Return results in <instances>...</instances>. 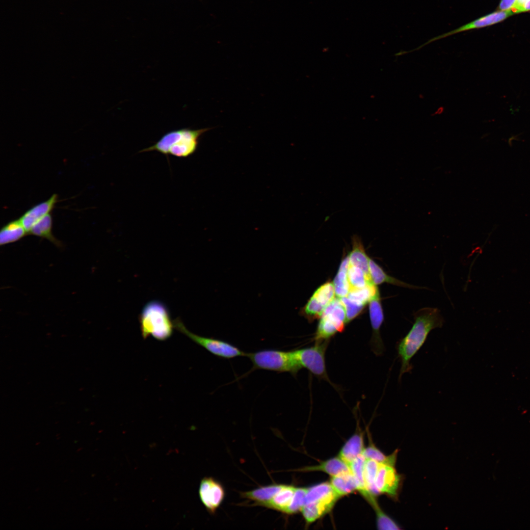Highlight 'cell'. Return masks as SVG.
I'll use <instances>...</instances> for the list:
<instances>
[{
	"label": "cell",
	"mask_w": 530,
	"mask_h": 530,
	"mask_svg": "<svg viewBox=\"0 0 530 530\" xmlns=\"http://www.w3.org/2000/svg\"><path fill=\"white\" fill-rule=\"evenodd\" d=\"M315 340L321 341L329 340L337 332L344 328L346 313L340 298L335 299L325 308L320 317Z\"/></svg>",
	"instance_id": "8992f818"
},
{
	"label": "cell",
	"mask_w": 530,
	"mask_h": 530,
	"mask_svg": "<svg viewBox=\"0 0 530 530\" xmlns=\"http://www.w3.org/2000/svg\"><path fill=\"white\" fill-rule=\"evenodd\" d=\"M296 487L284 485L281 489L262 506L285 513L293 497Z\"/></svg>",
	"instance_id": "ac0fdd59"
},
{
	"label": "cell",
	"mask_w": 530,
	"mask_h": 530,
	"mask_svg": "<svg viewBox=\"0 0 530 530\" xmlns=\"http://www.w3.org/2000/svg\"><path fill=\"white\" fill-rule=\"evenodd\" d=\"M378 292L376 285L371 283L362 289L350 290L347 297L354 301L365 305Z\"/></svg>",
	"instance_id": "f546056e"
},
{
	"label": "cell",
	"mask_w": 530,
	"mask_h": 530,
	"mask_svg": "<svg viewBox=\"0 0 530 530\" xmlns=\"http://www.w3.org/2000/svg\"><path fill=\"white\" fill-rule=\"evenodd\" d=\"M28 235L19 219L3 226L0 231V244L4 245L17 241Z\"/></svg>",
	"instance_id": "d6986e66"
},
{
	"label": "cell",
	"mask_w": 530,
	"mask_h": 530,
	"mask_svg": "<svg viewBox=\"0 0 530 530\" xmlns=\"http://www.w3.org/2000/svg\"><path fill=\"white\" fill-rule=\"evenodd\" d=\"M340 298L345 309L346 323L355 318L365 307V305L354 301L347 296Z\"/></svg>",
	"instance_id": "d6a6232c"
},
{
	"label": "cell",
	"mask_w": 530,
	"mask_h": 530,
	"mask_svg": "<svg viewBox=\"0 0 530 530\" xmlns=\"http://www.w3.org/2000/svg\"><path fill=\"white\" fill-rule=\"evenodd\" d=\"M284 484H273L261 487L254 490L241 492V496L254 502V505L263 506L270 501L283 487Z\"/></svg>",
	"instance_id": "9a60e30c"
},
{
	"label": "cell",
	"mask_w": 530,
	"mask_h": 530,
	"mask_svg": "<svg viewBox=\"0 0 530 530\" xmlns=\"http://www.w3.org/2000/svg\"><path fill=\"white\" fill-rule=\"evenodd\" d=\"M329 340L316 341L312 346L292 351L302 368H306L318 378L327 381L335 387L327 375L326 368L325 356Z\"/></svg>",
	"instance_id": "5b68a950"
},
{
	"label": "cell",
	"mask_w": 530,
	"mask_h": 530,
	"mask_svg": "<svg viewBox=\"0 0 530 530\" xmlns=\"http://www.w3.org/2000/svg\"><path fill=\"white\" fill-rule=\"evenodd\" d=\"M332 507L319 502H311L304 504L301 509L307 523H311L329 512Z\"/></svg>",
	"instance_id": "d4e9b609"
},
{
	"label": "cell",
	"mask_w": 530,
	"mask_h": 530,
	"mask_svg": "<svg viewBox=\"0 0 530 530\" xmlns=\"http://www.w3.org/2000/svg\"><path fill=\"white\" fill-rule=\"evenodd\" d=\"M199 494L207 510L213 514L223 502L225 490L222 484L211 477H205L201 481Z\"/></svg>",
	"instance_id": "30bf717a"
},
{
	"label": "cell",
	"mask_w": 530,
	"mask_h": 530,
	"mask_svg": "<svg viewBox=\"0 0 530 530\" xmlns=\"http://www.w3.org/2000/svg\"><path fill=\"white\" fill-rule=\"evenodd\" d=\"M402 479L394 466L380 463L375 479V486L379 494H385L397 499Z\"/></svg>",
	"instance_id": "ba28073f"
},
{
	"label": "cell",
	"mask_w": 530,
	"mask_h": 530,
	"mask_svg": "<svg viewBox=\"0 0 530 530\" xmlns=\"http://www.w3.org/2000/svg\"><path fill=\"white\" fill-rule=\"evenodd\" d=\"M372 506L376 515L377 525L381 530H400L399 526L380 507L375 497L368 501Z\"/></svg>",
	"instance_id": "83f0119b"
},
{
	"label": "cell",
	"mask_w": 530,
	"mask_h": 530,
	"mask_svg": "<svg viewBox=\"0 0 530 530\" xmlns=\"http://www.w3.org/2000/svg\"><path fill=\"white\" fill-rule=\"evenodd\" d=\"M364 449L363 434L356 432L343 446L339 457L349 466L356 457L363 453Z\"/></svg>",
	"instance_id": "4fadbf2b"
},
{
	"label": "cell",
	"mask_w": 530,
	"mask_h": 530,
	"mask_svg": "<svg viewBox=\"0 0 530 530\" xmlns=\"http://www.w3.org/2000/svg\"><path fill=\"white\" fill-rule=\"evenodd\" d=\"M246 356L252 362L254 369L288 372L294 375L302 368L293 351L264 349L246 353Z\"/></svg>",
	"instance_id": "277c9868"
},
{
	"label": "cell",
	"mask_w": 530,
	"mask_h": 530,
	"mask_svg": "<svg viewBox=\"0 0 530 530\" xmlns=\"http://www.w3.org/2000/svg\"><path fill=\"white\" fill-rule=\"evenodd\" d=\"M514 13L511 10L506 11H498L490 13L488 15L481 17L478 19L475 20L470 23H468L464 25H463L455 29L444 34H441L437 36L434 37L428 41L424 43L417 48L413 49L411 52L417 51L424 46L438 40L441 39L442 38L449 37L453 34L464 32L470 30L478 29L486 26H488L500 22L510 16L512 15Z\"/></svg>",
	"instance_id": "9c48e42d"
},
{
	"label": "cell",
	"mask_w": 530,
	"mask_h": 530,
	"mask_svg": "<svg viewBox=\"0 0 530 530\" xmlns=\"http://www.w3.org/2000/svg\"><path fill=\"white\" fill-rule=\"evenodd\" d=\"M52 216L50 213L36 222L30 229L28 234L46 238L56 246L62 247V243L56 238L52 233Z\"/></svg>",
	"instance_id": "ffe728a7"
},
{
	"label": "cell",
	"mask_w": 530,
	"mask_h": 530,
	"mask_svg": "<svg viewBox=\"0 0 530 530\" xmlns=\"http://www.w3.org/2000/svg\"><path fill=\"white\" fill-rule=\"evenodd\" d=\"M335 295L333 283L327 282L320 286L312 296L326 308L335 299Z\"/></svg>",
	"instance_id": "4dcf8cb0"
},
{
	"label": "cell",
	"mask_w": 530,
	"mask_h": 530,
	"mask_svg": "<svg viewBox=\"0 0 530 530\" xmlns=\"http://www.w3.org/2000/svg\"><path fill=\"white\" fill-rule=\"evenodd\" d=\"M57 195L53 194L49 199L34 206L22 215L19 220L27 234L36 222L51 213L57 202Z\"/></svg>",
	"instance_id": "7c38bea8"
},
{
	"label": "cell",
	"mask_w": 530,
	"mask_h": 530,
	"mask_svg": "<svg viewBox=\"0 0 530 530\" xmlns=\"http://www.w3.org/2000/svg\"><path fill=\"white\" fill-rule=\"evenodd\" d=\"M366 458L363 454L356 457L349 465L351 473L356 481L358 491L366 497L371 494L367 490L364 480V469Z\"/></svg>",
	"instance_id": "cb8c5ba5"
},
{
	"label": "cell",
	"mask_w": 530,
	"mask_h": 530,
	"mask_svg": "<svg viewBox=\"0 0 530 530\" xmlns=\"http://www.w3.org/2000/svg\"><path fill=\"white\" fill-rule=\"evenodd\" d=\"M211 128L197 130L183 128L171 131L163 135L154 145L139 153L157 151L168 158L171 155L184 158L191 156L196 151L200 137Z\"/></svg>",
	"instance_id": "7a4b0ae2"
},
{
	"label": "cell",
	"mask_w": 530,
	"mask_h": 530,
	"mask_svg": "<svg viewBox=\"0 0 530 530\" xmlns=\"http://www.w3.org/2000/svg\"><path fill=\"white\" fill-rule=\"evenodd\" d=\"M517 0H501L499 9L502 11L511 10Z\"/></svg>",
	"instance_id": "e575fe53"
},
{
	"label": "cell",
	"mask_w": 530,
	"mask_h": 530,
	"mask_svg": "<svg viewBox=\"0 0 530 530\" xmlns=\"http://www.w3.org/2000/svg\"><path fill=\"white\" fill-rule=\"evenodd\" d=\"M414 322L407 334L398 342V357L401 363L398 376L401 381L403 374L410 373L413 366L412 358L424 344L429 333L433 329L441 327L444 319L436 308H423L414 314Z\"/></svg>",
	"instance_id": "6da1fadb"
},
{
	"label": "cell",
	"mask_w": 530,
	"mask_h": 530,
	"mask_svg": "<svg viewBox=\"0 0 530 530\" xmlns=\"http://www.w3.org/2000/svg\"><path fill=\"white\" fill-rule=\"evenodd\" d=\"M352 249L348 256L349 264L360 268L367 277L371 280L369 271L370 259L365 252L361 239L358 236L354 235L352 237Z\"/></svg>",
	"instance_id": "5bb4252c"
},
{
	"label": "cell",
	"mask_w": 530,
	"mask_h": 530,
	"mask_svg": "<svg viewBox=\"0 0 530 530\" xmlns=\"http://www.w3.org/2000/svg\"><path fill=\"white\" fill-rule=\"evenodd\" d=\"M348 266L349 259L347 256L343 260L333 282L335 293L338 298L347 296L350 291L347 275Z\"/></svg>",
	"instance_id": "603a6c76"
},
{
	"label": "cell",
	"mask_w": 530,
	"mask_h": 530,
	"mask_svg": "<svg viewBox=\"0 0 530 530\" xmlns=\"http://www.w3.org/2000/svg\"><path fill=\"white\" fill-rule=\"evenodd\" d=\"M369 271L371 280L375 285L387 283L409 289H420L425 288L406 283L388 275L380 266L371 259H370L369 261Z\"/></svg>",
	"instance_id": "e0dca14e"
},
{
	"label": "cell",
	"mask_w": 530,
	"mask_h": 530,
	"mask_svg": "<svg viewBox=\"0 0 530 530\" xmlns=\"http://www.w3.org/2000/svg\"><path fill=\"white\" fill-rule=\"evenodd\" d=\"M530 10V0H527L523 5L519 7L516 13L528 11Z\"/></svg>",
	"instance_id": "d590c367"
},
{
	"label": "cell",
	"mask_w": 530,
	"mask_h": 530,
	"mask_svg": "<svg viewBox=\"0 0 530 530\" xmlns=\"http://www.w3.org/2000/svg\"><path fill=\"white\" fill-rule=\"evenodd\" d=\"M307 488H296L292 502L284 513L293 514L300 510L304 504Z\"/></svg>",
	"instance_id": "1f68e13d"
},
{
	"label": "cell",
	"mask_w": 530,
	"mask_h": 530,
	"mask_svg": "<svg viewBox=\"0 0 530 530\" xmlns=\"http://www.w3.org/2000/svg\"><path fill=\"white\" fill-rule=\"evenodd\" d=\"M340 498V497L333 489L330 482H323L307 488L304 504L319 500L339 499Z\"/></svg>",
	"instance_id": "7402d4cb"
},
{
	"label": "cell",
	"mask_w": 530,
	"mask_h": 530,
	"mask_svg": "<svg viewBox=\"0 0 530 530\" xmlns=\"http://www.w3.org/2000/svg\"><path fill=\"white\" fill-rule=\"evenodd\" d=\"M330 484L335 492L341 497L357 490V486L351 472L331 477Z\"/></svg>",
	"instance_id": "44dd1931"
},
{
	"label": "cell",
	"mask_w": 530,
	"mask_h": 530,
	"mask_svg": "<svg viewBox=\"0 0 530 530\" xmlns=\"http://www.w3.org/2000/svg\"><path fill=\"white\" fill-rule=\"evenodd\" d=\"M139 323L142 336H153L159 341L169 338L173 333L174 322L168 310L161 302L153 300L147 303L140 315Z\"/></svg>",
	"instance_id": "3957f363"
},
{
	"label": "cell",
	"mask_w": 530,
	"mask_h": 530,
	"mask_svg": "<svg viewBox=\"0 0 530 530\" xmlns=\"http://www.w3.org/2000/svg\"><path fill=\"white\" fill-rule=\"evenodd\" d=\"M174 327L180 332L215 356L225 359L246 356V353L228 342L212 338L202 337L191 332L179 318L174 320Z\"/></svg>",
	"instance_id": "52a82bcc"
},
{
	"label": "cell",
	"mask_w": 530,
	"mask_h": 530,
	"mask_svg": "<svg viewBox=\"0 0 530 530\" xmlns=\"http://www.w3.org/2000/svg\"><path fill=\"white\" fill-rule=\"evenodd\" d=\"M398 453V450H396L391 454L386 455L373 445H371L364 449L362 454L367 459H371L379 463L395 466Z\"/></svg>",
	"instance_id": "f1b7e54d"
},
{
	"label": "cell",
	"mask_w": 530,
	"mask_h": 530,
	"mask_svg": "<svg viewBox=\"0 0 530 530\" xmlns=\"http://www.w3.org/2000/svg\"><path fill=\"white\" fill-rule=\"evenodd\" d=\"M371 322L373 330L371 347L376 355H381L385 347L380 334V328L384 320V315L381 303L379 292L369 301Z\"/></svg>",
	"instance_id": "8fae6325"
},
{
	"label": "cell",
	"mask_w": 530,
	"mask_h": 530,
	"mask_svg": "<svg viewBox=\"0 0 530 530\" xmlns=\"http://www.w3.org/2000/svg\"><path fill=\"white\" fill-rule=\"evenodd\" d=\"M347 275L350 291L362 289L370 284L373 283L360 268L350 265L349 263Z\"/></svg>",
	"instance_id": "4316f807"
},
{
	"label": "cell",
	"mask_w": 530,
	"mask_h": 530,
	"mask_svg": "<svg viewBox=\"0 0 530 530\" xmlns=\"http://www.w3.org/2000/svg\"><path fill=\"white\" fill-rule=\"evenodd\" d=\"M325 308L316 298L312 296L303 309V312L309 318L321 317Z\"/></svg>",
	"instance_id": "836d02e7"
},
{
	"label": "cell",
	"mask_w": 530,
	"mask_h": 530,
	"mask_svg": "<svg viewBox=\"0 0 530 530\" xmlns=\"http://www.w3.org/2000/svg\"><path fill=\"white\" fill-rule=\"evenodd\" d=\"M380 464L373 459L366 458L364 465V476L366 488L369 493L375 496L379 494L375 486V479Z\"/></svg>",
	"instance_id": "484cf974"
},
{
	"label": "cell",
	"mask_w": 530,
	"mask_h": 530,
	"mask_svg": "<svg viewBox=\"0 0 530 530\" xmlns=\"http://www.w3.org/2000/svg\"><path fill=\"white\" fill-rule=\"evenodd\" d=\"M303 471H322L331 477L351 472L349 466L339 456L322 462L319 464L300 469Z\"/></svg>",
	"instance_id": "2e32d148"
}]
</instances>
